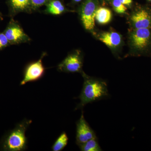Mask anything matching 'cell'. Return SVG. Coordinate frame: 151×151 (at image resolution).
<instances>
[{"label": "cell", "instance_id": "cell-16", "mask_svg": "<svg viewBox=\"0 0 151 151\" xmlns=\"http://www.w3.org/2000/svg\"><path fill=\"white\" fill-rule=\"evenodd\" d=\"M111 4L113 10L117 14H122L127 12V6L122 4L120 0H111Z\"/></svg>", "mask_w": 151, "mask_h": 151}, {"label": "cell", "instance_id": "cell-1", "mask_svg": "<svg viewBox=\"0 0 151 151\" xmlns=\"http://www.w3.org/2000/svg\"><path fill=\"white\" fill-rule=\"evenodd\" d=\"M84 84L81 94L78 98L80 102L76 110L81 109L88 103L108 96V85L105 81L86 75L82 72Z\"/></svg>", "mask_w": 151, "mask_h": 151}, {"label": "cell", "instance_id": "cell-17", "mask_svg": "<svg viewBox=\"0 0 151 151\" xmlns=\"http://www.w3.org/2000/svg\"><path fill=\"white\" fill-rule=\"evenodd\" d=\"M51 0H30L32 10H35L46 5Z\"/></svg>", "mask_w": 151, "mask_h": 151}, {"label": "cell", "instance_id": "cell-8", "mask_svg": "<svg viewBox=\"0 0 151 151\" xmlns=\"http://www.w3.org/2000/svg\"><path fill=\"white\" fill-rule=\"evenodd\" d=\"M45 55V53H44L38 60L27 65L25 70L24 78L21 82V85H24L28 82L37 81L42 77L45 68L42 64V59Z\"/></svg>", "mask_w": 151, "mask_h": 151}, {"label": "cell", "instance_id": "cell-6", "mask_svg": "<svg viewBox=\"0 0 151 151\" xmlns=\"http://www.w3.org/2000/svg\"><path fill=\"white\" fill-rule=\"evenodd\" d=\"M129 22L133 29H151V9L147 8H138L130 15Z\"/></svg>", "mask_w": 151, "mask_h": 151}, {"label": "cell", "instance_id": "cell-11", "mask_svg": "<svg viewBox=\"0 0 151 151\" xmlns=\"http://www.w3.org/2000/svg\"><path fill=\"white\" fill-rule=\"evenodd\" d=\"M98 39L108 47L115 48L120 46L122 43V36L115 32H107L100 34Z\"/></svg>", "mask_w": 151, "mask_h": 151}, {"label": "cell", "instance_id": "cell-9", "mask_svg": "<svg viewBox=\"0 0 151 151\" xmlns=\"http://www.w3.org/2000/svg\"><path fill=\"white\" fill-rule=\"evenodd\" d=\"M96 137L95 133L84 119L82 111L81 118L76 123V143L78 146Z\"/></svg>", "mask_w": 151, "mask_h": 151}, {"label": "cell", "instance_id": "cell-14", "mask_svg": "<svg viewBox=\"0 0 151 151\" xmlns=\"http://www.w3.org/2000/svg\"><path fill=\"white\" fill-rule=\"evenodd\" d=\"M68 137L65 132H62L55 142L52 150L53 151H60L66 147L68 142Z\"/></svg>", "mask_w": 151, "mask_h": 151}, {"label": "cell", "instance_id": "cell-2", "mask_svg": "<svg viewBox=\"0 0 151 151\" xmlns=\"http://www.w3.org/2000/svg\"><path fill=\"white\" fill-rule=\"evenodd\" d=\"M31 120L24 119L10 130L0 142V149L5 151H21L27 148V138L25 132L31 124Z\"/></svg>", "mask_w": 151, "mask_h": 151}, {"label": "cell", "instance_id": "cell-23", "mask_svg": "<svg viewBox=\"0 0 151 151\" xmlns=\"http://www.w3.org/2000/svg\"><path fill=\"white\" fill-rule=\"evenodd\" d=\"M148 1H149L151 2V0H148Z\"/></svg>", "mask_w": 151, "mask_h": 151}, {"label": "cell", "instance_id": "cell-18", "mask_svg": "<svg viewBox=\"0 0 151 151\" xmlns=\"http://www.w3.org/2000/svg\"><path fill=\"white\" fill-rule=\"evenodd\" d=\"M10 45L4 32H0V51Z\"/></svg>", "mask_w": 151, "mask_h": 151}, {"label": "cell", "instance_id": "cell-12", "mask_svg": "<svg viewBox=\"0 0 151 151\" xmlns=\"http://www.w3.org/2000/svg\"><path fill=\"white\" fill-rule=\"evenodd\" d=\"M46 5L45 12L50 14L59 15L66 11L65 7L59 0H51Z\"/></svg>", "mask_w": 151, "mask_h": 151}, {"label": "cell", "instance_id": "cell-13", "mask_svg": "<svg viewBox=\"0 0 151 151\" xmlns=\"http://www.w3.org/2000/svg\"><path fill=\"white\" fill-rule=\"evenodd\" d=\"M112 18V12L107 8L99 7L96 11L95 19L100 24H107L111 22Z\"/></svg>", "mask_w": 151, "mask_h": 151}, {"label": "cell", "instance_id": "cell-7", "mask_svg": "<svg viewBox=\"0 0 151 151\" xmlns=\"http://www.w3.org/2000/svg\"><path fill=\"white\" fill-rule=\"evenodd\" d=\"M82 65L81 52L77 50L68 55L58 65V69L60 71L67 73H81Z\"/></svg>", "mask_w": 151, "mask_h": 151}, {"label": "cell", "instance_id": "cell-19", "mask_svg": "<svg viewBox=\"0 0 151 151\" xmlns=\"http://www.w3.org/2000/svg\"><path fill=\"white\" fill-rule=\"evenodd\" d=\"M120 1L122 4L126 6H131L133 3L132 0H120Z\"/></svg>", "mask_w": 151, "mask_h": 151}, {"label": "cell", "instance_id": "cell-10", "mask_svg": "<svg viewBox=\"0 0 151 151\" xmlns=\"http://www.w3.org/2000/svg\"><path fill=\"white\" fill-rule=\"evenodd\" d=\"M9 5L12 17L20 12H30L32 10L30 0H9Z\"/></svg>", "mask_w": 151, "mask_h": 151}, {"label": "cell", "instance_id": "cell-22", "mask_svg": "<svg viewBox=\"0 0 151 151\" xmlns=\"http://www.w3.org/2000/svg\"><path fill=\"white\" fill-rule=\"evenodd\" d=\"M3 17L2 14H1V13L0 12V20H3Z\"/></svg>", "mask_w": 151, "mask_h": 151}, {"label": "cell", "instance_id": "cell-21", "mask_svg": "<svg viewBox=\"0 0 151 151\" xmlns=\"http://www.w3.org/2000/svg\"><path fill=\"white\" fill-rule=\"evenodd\" d=\"M82 1H83V0H73V1H74V2L76 3L80 2Z\"/></svg>", "mask_w": 151, "mask_h": 151}, {"label": "cell", "instance_id": "cell-4", "mask_svg": "<svg viewBox=\"0 0 151 151\" xmlns=\"http://www.w3.org/2000/svg\"><path fill=\"white\" fill-rule=\"evenodd\" d=\"M99 0H84L79 9L80 18L84 28L87 30L94 29L95 14L99 7Z\"/></svg>", "mask_w": 151, "mask_h": 151}, {"label": "cell", "instance_id": "cell-15", "mask_svg": "<svg viewBox=\"0 0 151 151\" xmlns=\"http://www.w3.org/2000/svg\"><path fill=\"white\" fill-rule=\"evenodd\" d=\"M82 151H102L100 148L97 138H94L84 144L78 146Z\"/></svg>", "mask_w": 151, "mask_h": 151}, {"label": "cell", "instance_id": "cell-5", "mask_svg": "<svg viewBox=\"0 0 151 151\" xmlns=\"http://www.w3.org/2000/svg\"><path fill=\"white\" fill-rule=\"evenodd\" d=\"M3 32L10 45L28 42L30 39L17 22L12 19Z\"/></svg>", "mask_w": 151, "mask_h": 151}, {"label": "cell", "instance_id": "cell-20", "mask_svg": "<svg viewBox=\"0 0 151 151\" xmlns=\"http://www.w3.org/2000/svg\"><path fill=\"white\" fill-rule=\"evenodd\" d=\"M111 0H99V1L103 4H105V3H108V2H110Z\"/></svg>", "mask_w": 151, "mask_h": 151}, {"label": "cell", "instance_id": "cell-3", "mask_svg": "<svg viewBox=\"0 0 151 151\" xmlns=\"http://www.w3.org/2000/svg\"><path fill=\"white\" fill-rule=\"evenodd\" d=\"M130 45L137 53H144L151 45V29H133L129 35Z\"/></svg>", "mask_w": 151, "mask_h": 151}]
</instances>
